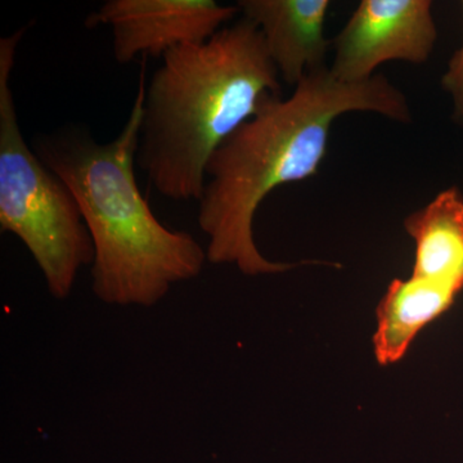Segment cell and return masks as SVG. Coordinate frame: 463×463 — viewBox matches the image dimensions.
Instances as JSON below:
<instances>
[{
    "instance_id": "obj_3",
    "label": "cell",
    "mask_w": 463,
    "mask_h": 463,
    "mask_svg": "<svg viewBox=\"0 0 463 463\" xmlns=\"http://www.w3.org/2000/svg\"><path fill=\"white\" fill-rule=\"evenodd\" d=\"M161 60L145 88L137 164L166 199L199 201L210 158L268 97L281 94V76L245 17Z\"/></svg>"
},
{
    "instance_id": "obj_9",
    "label": "cell",
    "mask_w": 463,
    "mask_h": 463,
    "mask_svg": "<svg viewBox=\"0 0 463 463\" xmlns=\"http://www.w3.org/2000/svg\"><path fill=\"white\" fill-rule=\"evenodd\" d=\"M441 84H443L444 90L452 96L453 102H455L456 118L461 120L463 116V43L461 48L450 60L447 72L441 79Z\"/></svg>"
},
{
    "instance_id": "obj_10",
    "label": "cell",
    "mask_w": 463,
    "mask_h": 463,
    "mask_svg": "<svg viewBox=\"0 0 463 463\" xmlns=\"http://www.w3.org/2000/svg\"><path fill=\"white\" fill-rule=\"evenodd\" d=\"M459 121H462V123H463V116H462V118H461V120H459Z\"/></svg>"
},
{
    "instance_id": "obj_8",
    "label": "cell",
    "mask_w": 463,
    "mask_h": 463,
    "mask_svg": "<svg viewBox=\"0 0 463 463\" xmlns=\"http://www.w3.org/2000/svg\"><path fill=\"white\" fill-rule=\"evenodd\" d=\"M412 237L413 270L437 274L463 288V197L457 188L440 192L404 221Z\"/></svg>"
},
{
    "instance_id": "obj_6",
    "label": "cell",
    "mask_w": 463,
    "mask_h": 463,
    "mask_svg": "<svg viewBox=\"0 0 463 463\" xmlns=\"http://www.w3.org/2000/svg\"><path fill=\"white\" fill-rule=\"evenodd\" d=\"M239 5L215 0H108L87 18V26L106 25L118 63L160 56L182 45L206 42L239 14Z\"/></svg>"
},
{
    "instance_id": "obj_2",
    "label": "cell",
    "mask_w": 463,
    "mask_h": 463,
    "mask_svg": "<svg viewBox=\"0 0 463 463\" xmlns=\"http://www.w3.org/2000/svg\"><path fill=\"white\" fill-rule=\"evenodd\" d=\"M145 88L142 80L114 141L99 143L90 130L69 127L33 142L80 206L94 246L91 289L109 306H156L174 285L199 277L207 260L192 234L158 221L137 184Z\"/></svg>"
},
{
    "instance_id": "obj_5",
    "label": "cell",
    "mask_w": 463,
    "mask_h": 463,
    "mask_svg": "<svg viewBox=\"0 0 463 463\" xmlns=\"http://www.w3.org/2000/svg\"><path fill=\"white\" fill-rule=\"evenodd\" d=\"M437 39L430 0H364L332 41L330 71L344 83H362L390 61L421 65Z\"/></svg>"
},
{
    "instance_id": "obj_1",
    "label": "cell",
    "mask_w": 463,
    "mask_h": 463,
    "mask_svg": "<svg viewBox=\"0 0 463 463\" xmlns=\"http://www.w3.org/2000/svg\"><path fill=\"white\" fill-rule=\"evenodd\" d=\"M349 112H373L398 123L412 120L403 91L383 75L344 83L330 67L309 72L288 99L272 94L210 158L199 200L207 260L233 264L246 276L288 272L298 263L265 259L254 241L255 214L265 197L318 173L332 124Z\"/></svg>"
},
{
    "instance_id": "obj_7",
    "label": "cell",
    "mask_w": 463,
    "mask_h": 463,
    "mask_svg": "<svg viewBox=\"0 0 463 463\" xmlns=\"http://www.w3.org/2000/svg\"><path fill=\"white\" fill-rule=\"evenodd\" d=\"M237 5L260 30L286 83L297 87L309 72L326 67L332 48L325 35L328 0H241Z\"/></svg>"
},
{
    "instance_id": "obj_4",
    "label": "cell",
    "mask_w": 463,
    "mask_h": 463,
    "mask_svg": "<svg viewBox=\"0 0 463 463\" xmlns=\"http://www.w3.org/2000/svg\"><path fill=\"white\" fill-rule=\"evenodd\" d=\"M25 30L0 39V228L16 236L54 298L70 297L94 246L74 194L21 132L11 76Z\"/></svg>"
}]
</instances>
